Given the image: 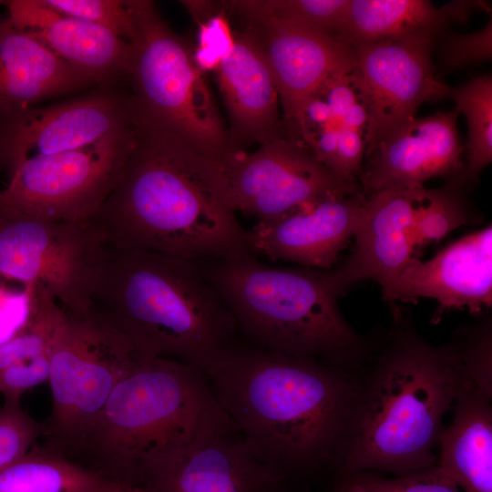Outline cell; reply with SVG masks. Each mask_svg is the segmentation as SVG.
Segmentation results:
<instances>
[{"instance_id": "4dcf8cb0", "label": "cell", "mask_w": 492, "mask_h": 492, "mask_svg": "<svg viewBox=\"0 0 492 492\" xmlns=\"http://www.w3.org/2000/svg\"><path fill=\"white\" fill-rule=\"evenodd\" d=\"M64 15L102 26L129 42L133 20L127 1L119 0H43Z\"/></svg>"}, {"instance_id": "ac0fdd59", "label": "cell", "mask_w": 492, "mask_h": 492, "mask_svg": "<svg viewBox=\"0 0 492 492\" xmlns=\"http://www.w3.org/2000/svg\"><path fill=\"white\" fill-rule=\"evenodd\" d=\"M418 202L413 195L394 190L371 191L365 197L351 256L341 267L325 270L338 296L362 280L383 284L414 258L413 223Z\"/></svg>"}, {"instance_id": "e575fe53", "label": "cell", "mask_w": 492, "mask_h": 492, "mask_svg": "<svg viewBox=\"0 0 492 492\" xmlns=\"http://www.w3.org/2000/svg\"><path fill=\"white\" fill-rule=\"evenodd\" d=\"M364 156V133L342 127L331 171L346 179H356L362 173Z\"/></svg>"}, {"instance_id": "2e32d148", "label": "cell", "mask_w": 492, "mask_h": 492, "mask_svg": "<svg viewBox=\"0 0 492 492\" xmlns=\"http://www.w3.org/2000/svg\"><path fill=\"white\" fill-rule=\"evenodd\" d=\"M459 112L437 111L415 118L369 156L359 176L364 190H394L422 201L424 184L436 177H460L465 147L457 128Z\"/></svg>"}, {"instance_id": "7402d4cb", "label": "cell", "mask_w": 492, "mask_h": 492, "mask_svg": "<svg viewBox=\"0 0 492 492\" xmlns=\"http://www.w3.org/2000/svg\"><path fill=\"white\" fill-rule=\"evenodd\" d=\"M492 387L466 380L438 439L437 466L463 492H492Z\"/></svg>"}, {"instance_id": "9a60e30c", "label": "cell", "mask_w": 492, "mask_h": 492, "mask_svg": "<svg viewBox=\"0 0 492 492\" xmlns=\"http://www.w3.org/2000/svg\"><path fill=\"white\" fill-rule=\"evenodd\" d=\"M381 286L390 303L436 300L435 323L449 309L467 308L480 314L492 304V226L462 237L428 261L413 258Z\"/></svg>"}, {"instance_id": "f546056e", "label": "cell", "mask_w": 492, "mask_h": 492, "mask_svg": "<svg viewBox=\"0 0 492 492\" xmlns=\"http://www.w3.org/2000/svg\"><path fill=\"white\" fill-rule=\"evenodd\" d=\"M44 423L24 411L20 401H4L0 408V471L26 454L42 437Z\"/></svg>"}, {"instance_id": "e0dca14e", "label": "cell", "mask_w": 492, "mask_h": 492, "mask_svg": "<svg viewBox=\"0 0 492 492\" xmlns=\"http://www.w3.org/2000/svg\"><path fill=\"white\" fill-rule=\"evenodd\" d=\"M365 196L330 197L247 231L251 252L271 261L328 270L354 237L364 210Z\"/></svg>"}, {"instance_id": "ab89813d", "label": "cell", "mask_w": 492, "mask_h": 492, "mask_svg": "<svg viewBox=\"0 0 492 492\" xmlns=\"http://www.w3.org/2000/svg\"><path fill=\"white\" fill-rule=\"evenodd\" d=\"M130 492H140V491L138 488H135L134 490H132Z\"/></svg>"}, {"instance_id": "f35d334b", "label": "cell", "mask_w": 492, "mask_h": 492, "mask_svg": "<svg viewBox=\"0 0 492 492\" xmlns=\"http://www.w3.org/2000/svg\"><path fill=\"white\" fill-rule=\"evenodd\" d=\"M279 492H312L310 489L308 488H283L282 489L281 491Z\"/></svg>"}, {"instance_id": "8992f818", "label": "cell", "mask_w": 492, "mask_h": 492, "mask_svg": "<svg viewBox=\"0 0 492 492\" xmlns=\"http://www.w3.org/2000/svg\"><path fill=\"white\" fill-rule=\"evenodd\" d=\"M225 417L205 374L138 353L72 459L133 487L143 456Z\"/></svg>"}, {"instance_id": "5b68a950", "label": "cell", "mask_w": 492, "mask_h": 492, "mask_svg": "<svg viewBox=\"0 0 492 492\" xmlns=\"http://www.w3.org/2000/svg\"><path fill=\"white\" fill-rule=\"evenodd\" d=\"M197 263L249 343L350 373L369 359L372 346L343 316L324 270L271 266L256 257Z\"/></svg>"}, {"instance_id": "8fae6325", "label": "cell", "mask_w": 492, "mask_h": 492, "mask_svg": "<svg viewBox=\"0 0 492 492\" xmlns=\"http://www.w3.org/2000/svg\"><path fill=\"white\" fill-rule=\"evenodd\" d=\"M132 486L140 492H279L286 487L228 417L147 453L135 468Z\"/></svg>"}, {"instance_id": "4fadbf2b", "label": "cell", "mask_w": 492, "mask_h": 492, "mask_svg": "<svg viewBox=\"0 0 492 492\" xmlns=\"http://www.w3.org/2000/svg\"><path fill=\"white\" fill-rule=\"evenodd\" d=\"M133 95L112 86L58 104L0 113V170L8 179L25 161L73 150L130 126Z\"/></svg>"}, {"instance_id": "d6986e66", "label": "cell", "mask_w": 492, "mask_h": 492, "mask_svg": "<svg viewBox=\"0 0 492 492\" xmlns=\"http://www.w3.org/2000/svg\"><path fill=\"white\" fill-rule=\"evenodd\" d=\"M0 3L6 6L7 17L17 28L36 37L95 84L110 87L128 77L129 42L108 29L59 13L43 0Z\"/></svg>"}, {"instance_id": "f1b7e54d", "label": "cell", "mask_w": 492, "mask_h": 492, "mask_svg": "<svg viewBox=\"0 0 492 492\" xmlns=\"http://www.w3.org/2000/svg\"><path fill=\"white\" fill-rule=\"evenodd\" d=\"M199 23L198 45L192 50L193 59L200 71H215L233 48L235 35L231 32L223 10L217 13L212 2L182 1Z\"/></svg>"}, {"instance_id": "6da1fadb", "label": "cell", "mask_w": 492, "mask_h": 492, "mask_svg": "<svg viewBox=\"0 0 492 492\" xmlns=\"http://www.w3.org/2000/svg\"><path fill=\"white\" fill-rule=\"evenodd\" d=\"M208 378L248 447L286 487L334 478L353 442L355 373L241 338Z\"/></svg>"}, {"instance_id": "83f0119b", "label": "cell", "mask_w": 492, "mask_h": 492, "mask_svg": "<svg viewBox=\"0 0 492 492\" xmlns=\"http://www.w3.org/2000/svg\"><path fill=\"white\" fill-rule=\"evenodd\" d=\"M464 183L458 177L444 187L425 190L424 200L415 212L413 236L415 248L437 241L469 222L471 213L460 190Z\"/></svg>"}, {"instance_id": "52a82bcc", "label": "cell", "mask_w": 492, "mask_h": 492, "mask_svg": "<svg viewBox=\"0 0 492 492\" xmlns=\"http://www.w3.org/2000/svg\"><path fill=\"white\" fill-rule=\"evenodd\" d=\"M133 19L128 74L141 113L211 159L232 150L228 129L192 49L153 2L128 0Z\"/></svg>"}, {"instance_id": "277c9868", "label": "cell", "mask_w": 492, "mask_h": 492, "mask_svg": "<svg viewBox=\"0 0 492 492\" xmlns=\"http://www.w3.org/2000/svg\"><path fill=\"white\" fill-rule=\"evenodd\" d=\"M90 308L139 354L183 363L208 377L241 339L198 263L174 255L108 244Z\"/></svg>"}, {"instance_id": "5bb4252c", "label": "cell", "mask_w": 492, "mask_h": 492, "mask_svg": "<svg viewBox=\"0 0 492 492\" xmlns=\"http://www.w3.org/2000/svg\"><path fill=\"white\" fill-rule=\"evenodd\" d=\"M273 75L286 137L299 140L298 124L309 99L338 74H351V45L307 26L274 17L247 20ZM300 141V140H299Z\"/></svg>"}, {"instance_id": "4316f807", "label": "cell", "mask_w": 492, "mask_h": 492, "mask_svg": "<svg viewBox=\"0 0 492 492\" xmlns=\"http://www.w3.org/2000/svg\"><path fill=\"white\" fill-rule=\"evenodd\" d=\"M349 3L350 0H240L223 5L246 21L280 18L338 39Z\"/></svg>"}, {"instance_id": "7c38bea8", "label": "cell", "mask_w": 492, "mask_h": 492, "mask_svg": "<svg viewBox=\"0 0 492 492\" xmlns=\"http://www.w3.org/2000/svg\"><path fill=\"white\" fill-rule=\"evenodd\" d=\"M435 37L357 43L351 84L367 112L365 157L416 118L425 102L447 98L436 75Z\"/></svg>"}, {"instance_id": "44dd1931", "label": "cell", "mask_w": 492, "mask_h": 492, "mask_svg": "<svg viewBox=\"0 0 492 492\" xmlns=\"http://www.w3.org/2000/svg\"><path fill=\"white\" fill-rule=\"evenodd\" d=\"M93 84L7 16L0 17V113L36 106Z\"/></svg>"}, {"instance_id": "603a6c76", "label": "cell", "mask_w": 492, "mask_h": 492, "mask_svg": "<svg viewBox=\"0 0 492 492\" xmlns=\"http://www.w3.org/2000/svg\"><path fill=\"white\" fill-rule=\"evenodd\" d=\"M481 1H452L436 7L426 0H350L338 39L349 45L436 36L454 22L466 21Z\"/></svg>"}, {"instance_id": "74e56055", "label": "cell", "mask_w": 492, "mask_h": 492, "mask_svg": "<svg viewBox=\"0 0 492 492\" xmlns=\"http://www.w3.org/2000/svg\"><path fill=\"white\" fill-rule=\"evenodd\" d=\"M333 492H371L354 477L344 476L333 479Z\"/></svg>"}, {"instance_id": "ba28073f", "label": "cell", "mask_w": 492, "mask_h": 492, "mask_svg": "<svg viewBox=\"0 0 492 492\" xmlns=\"http://www.w3.org/2000/svg\"><path fill=\"white\" fill-rule=\"evenodd\" d=\"M108 247L94 219L54 220L0 206V276L25 286H43L67 312L89 311Z\"/></svg>"}, {"instance_id": "8d00e7d4", "label": "cell", "mask_w": 492, "mask_h": 492, "mask_svg": "<svg viewBox=\"0 0 492 492\" xmlns=\"http://www.w3.org/2000/svg\"><path fill=\"white\" fill-rule=\"evenodd\" d=\"M342 127L354 128L365 133L367 126V112L364 107L359 102L353 104L343 116Z\"/></svg>"}, {"instance_id": "9c48e42d", "label": "cell", "mask_w": 492, "mask_h": 492, "mask_svg": "<svg viewBox=\"0 0 492 492\" xmlns=\"http://www.w3.org/2000/svg\"><path fill=\"white\" fill-rule=\"evenodd\" d=\"M210 160L226 204L258 222L275 220L326 198L360 191L356 179L337 176L303 143L286 136L251 153L235 149Z\"/></svg>"}, {"instance_id": "d6a6232c", "label": "cell", "mask_w": 492, "mask_h": 492, "mask_svg": "<svg viewBox=\"0 0 492 492\" xmlns=\"http://www.w3.org/2000/svg\"><path fill=\"white\" fill-rule=\"evenodd\" d=\"M371 492H463L436 466L407 475L387 477L374 472L354 475Z\"/></svg>"}, {"instance_id": "d590c367", "label": "cell", "mask_w": 492, "mask_h": 492, "mask_svg": "<svg viewBox=\"0 0 492 492\" xmlns=\"http://www.w3.org/2000/svg\"><path fill=\"white\" fill-rule=\"evenodd\" d=\"M317 96H321L328 104L333 117L339 120L358 101L351 84L350 74L343 73L332 77L324 84Z\"/></svg>"}, {"instance_id": "3957f363", "label": "cell", "mask_w": 492, "mask_h": 492, "mask_svg": "<svg viewBox=\"0 0 492 492\" xmlns=\"http://www.w3.org/2000/svg\"><path fill=\"white\" fill-rule=\"evenodd\" d=\"M379 351L355 373L353 442L334 478L363 472L400 477L437 465L435 448L466 369L457 338L425 341L396 307ZM333 478V479H334Z\"/></svg>"}, {"instance_id": "30bf717a", "label": "cell", "mask_w": 492, "mask_h": 492, "mask_svg": "<svg viewBox=\"0 0 492 492\" xmlns=\"http://www.w3.org/2000/svg\"><path fill=\"white\" fill-rule=\"evenodd\" d=\"M138 123L84 147L21 164L0 191V206L42 219L87 221L113 190L132 149Z\"/></svg>"}, {"instance_id": "484cf974", "label": "cell", "mask_w": 492, "mask_h": 492, "mask_svg": "<svg viewBox=\"0 0 492 492\" xmlns=\"http://www.w3.org/2000/svg\"><path fill=\"white\" fill-rule=\"evenodd\" d=\"M447 98L465 116L468 128L467 165L461 177L465 181L477 179L492 161V77L484 75L449 86Z\"/></svg>"}, {"instance_id": "ffe728a7", "label": "cell", "mask_w": 492, "mask_h": 492, "mask_svg": "<svg viewBox=\"0 0 492 492\" xmlns=\"http://www.w3.org/2000/svg\"><path fill=\"white\" fill-rule=\"evenodd\" d=\"M216 73L230 118L227 129L232 150L286 136L273 75L249 29L235 35L233 48Z\"/></svg>"}, {"instance_id": "d4e9b609", "label": "cell", "mask_w": 492, "mask_h": 492, "mask_svg": "<svg viewBox=\"0 0 492 492\" xmlns=\"http://www.w3.org/2000/svg\"><path fill=\"white\" fill-rule=\"evenodd\" d=\"M135 488L37 444L0 471V492H130Z\"/></svg>"}, {"instance_id": "cb8c5ba5", "label": "cell", "mask_w": 492, "mask_h": 492, "mask_svg": "<svg viewBox=\"0 0 492 492\" xmlns=\"http://www.w3.org/2000/svg\"><path fill=\"white\" fill-rule=\"evenodd\" d=\"M67 313L43 286L34 292V308L26 325L0 345V394L20 401L28 390L48 380L52 353Z\"/></svg>"}, {"instance_id": "7a4b0ae2", "label": "cell", "mask_w": 492, "mask_h": 492, "mask_svg": "<svg viewBox=\"0 0 492 492\" xmlns=\"http://www.w3.org/2000/svg\"><path fill=\"white\" fill-rule=\"evenodd\" d=\"M94 220L108 243L193 261L255 257L217 186L211 160L138 108L135 140Z\"/></svg>"}, {"instance_id": "1f68e13d", "label": "cell", "mask_w": 492, "mask_h": 492, "mask_svg": "<svg viewBox=\"0 0 492 492\" xmlns=\"http://www.w3.org/2000/svg\"><path fill=\"white\" fill-rule=\"evenodd\" d=\"M438 45L439 68L442 73L461 70L492 57V20L473 33L443 31Z\"/></svg>"}, {"instance_id": "836d02e7", "label": "cell", "mask_w": 492, "mask_h": 492, "mask_svg": "<svg viewBox=\"0 0 492 492\" xmlns=\"http://www.w3.org/2000/svg\"><path fill=\"white\" fill-rule=\"evenodd\" d=\"M35 287L0 276V345L15 336L28 323L34 308Z\"/></svg>"}]
</instances>
